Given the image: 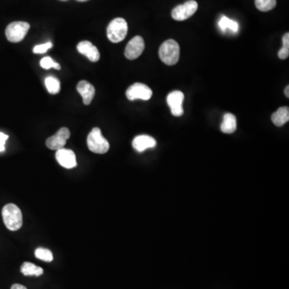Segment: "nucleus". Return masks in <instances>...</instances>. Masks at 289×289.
Returning <instances> with one entry per match:
<instances>
[{
	"label": "nucleus",
	"instance_id": "21",
	"mask_svg": "<svg viewBox=\"0 0 289 289\" xmlns=\"http://www.w3.org/2000/svg\"><path fill=\"white\" fill-rule=\"evenodd\" d=\"M35 255L37 259L45 262H52L53 260V255L50 250L47 248H39L35 251Z\"/></svg>",
	"mask_w": 289,
	"mask_h": 289
},
{
	"label": "nucleus",
	"instance_id": "3",
	"mask_svg": "<svg viewBox=\"0 0 289 289\" xmlns=\"http://www.w3.org/2000/svg\"><path fill=\"white\" fill-rule=\"evenodd\" d=\"M87 144L89 151L95 154H105L109 150V141L103 137L99 128H94L89 133L87 138Z\"/></svg>",
	"mask_w": 289,
	"mask_h": 289
},
{
	"label": "nucleus",
	"instance_id": "11",
	"mask_svg": "<svg viewBox=\"0 0 289 289\" xmlns=\"http://www.w3.org/2000/svg\"><path fill=\"white\" fill-rule=\"evenodd\" d=\"M57 162L66 169H71L77 166V158L74 151L66 149H60L56 154Z\"/></svg>",
	"mask_w": 289,
	"mask_h": 289
},
{
	"label": "nucleus",
	"instance_id": "9",
	"mask_svg": "<svg viewBox=\"0 0 289 289\" xmlns=\"http://www.w3.org/2000/svg\"><path fill=\"white\" fill-rule=\"evenodd\" d=\"M144 49V42L141 36L133 37L126 46L125 50V56L129 60H135L138 58Z\"/></svg>",
	"mask_w": 289,
	"mask_h": 289
},
{
	"label": "nucleus",
	"instance_id": "5",
	"mask_svg": "<svg viewBox=\"0 0 289 289\" xmlns=\"http://www.w3.org/2000/svg\"><path fill=\"white\" fill-rule=\"evenodd\" d=\"M30 29V25L23 21H16L7 27L5 34L7 39L12 43H19L25 39Z\"/></svg>",
	"mask_w": 289,
	"mask_h": 289
},
{
	"label": "nucleus",
	"instance_id": "13",
	"mask_svg": "<svg viewBox=\"0 0 289 289\" xmlns=\"http://www.w3.org/2000/svg\"><path fill=\"white\" fill-rule=\"evenodd\" d=\"M77 91L83 98V102L88 105L92 102L95 95V88L90 83L86 81H81L77 86Z\"/></svg>",
	"mask_w": 289,
	"mask_h": 289
},
{
	"label": "nucleus",
	"instance_id": "27",
	"mask_svg": "<svg viewBox=\"0 0 289 289\" xmlns=\"http://www.w3.org/2000/svg\"><path fill=\"white\" fill-rule=\"evenodd\" d=\"M284 94H285V96L287 97V98H289V86L287 85L285 89H284Z\"/></svg>",
	"mask_w": 289,
	"mask_h": 289
},
{
	"label": "nucleus",
	"instance_id": "8",
	"mask_svg": "<svg viewBox=\"0 0 289 289\" xmlns=\"http://www.w3.org/2000/svg\"><path fill=\"white\" fill-rule=\"evenodd\" d=\"M70 131L68 128H61L55 135L47 139L46 146L53 151H59L63 149L70 137Z\"/></svg>",
	"mask_w": 289,
	"mask_h": 289
},
{
	"label": "nucleus",
	"instance_id": "16",
	"mask_svg": "<svg viewBox=\"0 0 289 289\" xmlns=\"http://www.w3.org/2000/svg\"><path fill=\"white\" fill-rule=\"evenodd\" d=\"M272 121L276 126H283L289 121L288 107H280L272 115Z\"/></svg>",
	"mask_w": 289,
	"mask_h": 289
},
{
	"label": "nucleus",
	"instance_id": "20",
	"mask_svg": "<svg viewBox=\"0 0 289 289\" xmlns=\"http://www.w3.org/2000/svg\"><path fill=\"white\" fill-rule=\"evenodd\" d=\"M255 7L260 12H269L276 6V0H255Z\"/></svg>",
	"mask_w": 289,
	"mask_h": 289
},
{
	"label": "nucleus",
	"instance_id": "10",
	"mask_svg": "<svg viewBox=\"0 0 289 289\" xmlns=\"http://www.w3.org/2000/svg\"><path fill=\"white\" fill-rule=\"evenodd\" d=\"M184 101V94L181 91L171 92L167 97V103L174 116H180L184 113L182 102Z\"/></svg>",
	"mask_w": 289,
	"mask_h": 289
},
{
	"label": "nucleus",
	"instance_id": "17",
	"mask_svg": "<svg viewBox=\"0 0 289 289\" xmlns=\"http://www.w3.org/2000/svg\"><path fill=\"white\" fill-rule=\"evenodd\" d=\"M21 272L26 276H40L43 275V270L42 268L36 266L34 263L25 262L21 267Z\"/></svg>",
	"mask_w": 289,
	"mask_h": 289
},
{
	"label": "nucleus",
	"instance_id": "4",
	"mask_svg": "<svg viewBox=\"0 0 289 289\" xmlns=\"http://www.w3.org/2000/svg\"><path fill=\"white\" fill-rule=\"evenodd\" d=\"M128 32V25L123 18H116L111 21L107 28V36L113 43H119L126 38Z\"/></svg>",
	"mask_w": 289,
	"mask_h": 289
},
{
	"label": "nucleus",
	"instance_id": "12",
	"mask_svg": "<svg viewBox=\"0 0 289 289\" xmlns=\"http://www.w3.org/2000/svg\"><path fill=\"white\" fill-rule=\"evenodd\" d=\"M77 51L81 54L86 56L92 62H98L100 60V53L98 47L91 42L82 41L77 44Z\"/></svg>",
	"mask_w": 289,
	"mask_h": 289
},
{
	"label": "nucleus",
	"instance_id": "6",
	"mask_svg": "<svg viewBox=\"0 0 289 289\" xmlns=\"http://www.w3.org/2000/svg\"><path fill=\"white\" fill-rule=\"evenodd\" d=\"M198 3L195 0H189L185 4H181L172 11V17L177 21H183L191 17L197 12Z\"/></svg>",
	"mask_w": 289,
	"mask_h": 289
},
{
	"label": "nucleus",
	"instance_id": "14",
	"mask_svg": "<svg viewBox=\"0 0 289 289\" xmlns=\"http://www.w3.org/2000/svg\"><path fill=\"white\" fill-rule=\"evenodd\" d=\"M156 140L148 135H140L133 139V147L138 152H143L147 149L156 147Z\"/></svg>",
	"mask_w": 289,
	"mask_h": 289
},
{
	"label": "nucleus",
	"instance_id": "19",
	"mask_svg": "<svg viewBox=\"0 0 289 289\" xmlns=\"http://www.w3.org/2000/svg\"><path fill=\"white\" fill-rule=\"evenodd\" d=\"M45 86L49 93L57 94L60 91V81L56 77H47L45 79Z\"/></svg>",
	"mask_w": 289,
	"mask_h": 289
},
{
	"label": "nucleus",
	"instance_id": "22",
	"mask_svg": "<svg viewBox=\"0 0 289 289\" xmlns=\"http://www.w3.org/2000/svg\"><path fill=\"white\" fill-rule=\"evenodd\" d=\"M289 56V33H286L283 37V47H281L278 57L281 60H286Z\"/></svg>",
	"mask_w": 289,
	"mask_h": 289
},
{
	"label": "nucleus",
	"instance_id": "24",
	"mask_svg": "<svg viewBox=\"0 0 289 289\" xmlns=\"http://www.w3.org/2000/svg\"><path fill=\"white\" fill-rule=\"evenodd\" d=\"M53 44L51 42H47V43H43V44H39L36 45L33 49V53L36 54H43V53H47L49 49L53 47Z\"/></svg>",
	"mask_w": 289,
	"mask_h": 289
},
{
	"label": "nucleus",
	"instance_id": "23",
	"mask_svg": "<svg viewBox=\"0 0 289 289\" xmlns=\"http://www.w3.org/2000/svg\"><path fill=\"white\" fill-rule=\"evenodd\" d=\"M40 66H41V68H43V69L47 70L52 68L57 70L60 69V64L54 61L50 57H43V58L40 60Z\"/></svg>",
	"mask_w": 289,
	"mask_h": 289
},
{
	"label": "nucleus",
	"instance_id": "7",
	"mask_svg": "<svg viewBox=\"0 0 289 289\" xmlns=\"http://www.w3.org/2000/svg\"><path fill=\"white\" fill-rule=\"evenodd\" d=\"M153 92L151 88L141 83H135L128 88L126 97L130 101L141 99L148 101L152 98Z\"/></svg>",
	"mask_w": 289,
	"mask_h": 289
},
{
	"label": "nucleus",
	"instance_id": "26",
	"mask_svg": "<svg viewBox=\"0 0 289 289\" xmlns=\"http://www.w3.org/2000/svg\"><path fill=\"white\" fill-rule=\"evenodd\" d=\"M11 289H28L25 286L22 285V284H19V283H15L12 286Z\"/></svg>",
	"mask_w": 289,
	"mask_h": 289
},
{
	"label": "nucleus",
	"instance_id": "28",
	"mask_svg": "<svg viewBox=\"0 0 289 289\" xmlns=\"http://www.w3.org/2000/svg\"><path fill=\"white\" fill-rule=\"evenodd\" d=\"M77 1H79V2H86V1H88V0H77Z\"/></svg>",
	"mask_w": 289,
	"mask_h": 289
},
{
	"label": "nucleus",
	"instance_id": "25",
	"mask_svg": "<svg viewBox=\"0 0 289 289\" xmlns=\"http://www.w3.org/2000/svg\"><path fill=\"white\" fill-rule=\"evenodd\" d=\"M8 139V136L0 132V153L5 151V143Z\"/></svg>",
	"mask_w": 289,
	"mask_h": 289
},
{
	"label": "nucleus",
	"instance_id": "1",
	"mask_svg": "<svg viewBox=\"0 0 289 289\" xmlns=\"http://www.w3.org/2000/svg\"><path fill=\"white\" fill-rule=\"evenodd\" d=\"M2 215L4 224L10 231H18L22 227L23 214L21 212L20 209L16 205L10 203L4 206Z\"/></svg>",
	"mask_w": 289,
	"mask_h": 289
},
{
	"label": "nucleus",
	"instance_id": "2",
	"mask_svg": "<svg viewBox=\"0 0 289 289\" xmlns=\"http://www.w3.org/2000/svg\"><path fill=\"white\" fill-rule=\"evenodd\" d=\"M159 57L164 64L175 65L179 62L180 47L175 40H168L162 43L159 49Z\"/></svg>",
	"mask_w": 289,
	"mask_h": 289
},
{
	"label": "nucleus",
	"instance_id": "29",
	"mask_svg": "<svg viewBox=\"0 0 289 289\" xmlns=\"http://www.w3.org/2000/svg\"><path fill=\"white\" fill-rule=\"evenodd\" d=\"M61 1H67V0H61Z\"/></svg>",
	"mask_w": 289,
	"mask_h": 289
},
{
	"label": "nucleus",
	"instance_id": "15",
	"mask_svg": "<svg viewBox=\"0 0 289 289\" xmlns=\"http://www.w3.org/2000/svg\"><path fill=\"white\" fill-rule=\"evenodd\" d=\"M236 117L235 115H233L232 113H226L224 116V121L220 126L221 131L224 133L231 134L236 130Z\"/></svg>",
	"mask_w": 289,
	"mask_h": 289
},
{
	"label": "nucleus",
	"instance_id": "18",
	"mask_svg": "<svg viewBox=\"0 0 289 289\" xmlns=\"http://www.w3.org/2000/svg\"><path fill=\"white\" fill-rule=\"evenodd\" d=\"M219 26L224 32L231 31L233 33H236L238 31V25L236 21L228 19L224 15L222 16L221 19H220V22H219Z\"/></svg>",
	"mask_w": 289,
	"mask_h": 289
}]
</instances>
